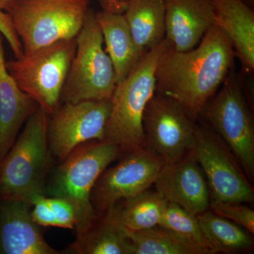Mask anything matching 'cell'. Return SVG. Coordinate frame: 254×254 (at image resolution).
<instances>
[{
	"instance_id": "cell-1",
	"label": "cell",
	"mask_w": 254,
	"mask_h": 254,
	"mask_svg": "<svg viewBox=\"0 0 254 254\" xmlns=\"http://www.w3.org/2000/svg\"><path fill=\"white\" fill-rule=\"evenodd\" d=\"M236 59L231 40L215 25L188 51H175L169 43L157 65L156 93L176 101L195 122L235 69Z\"/></svg>"
},
{
	"instance_id": "cell-2",
	"label": "cell",
	"mask_w": 254,
	"mask_h": 254,
	"mask_svg": "<svg viewBox=\"0 0 254 254\" xmlns=\"http://www.w3.org/2000/svg\"><path fill=\"white\" fill-rule=\"evenodd\" d=\"M49 115L38 106L14 145L0 162V200H18L32 207L46 195V182L54 159L47 138Z\"/></svg>"
},
{
	"instance_id": "cell-3",
	"label": "cell",
	"mask_w": 254,
	"mask_h": 254,
	"mask_svg": "<svg viewBox=\"0 0 254 254\" xmlns=\"http://www.w3.org/2000/svg\"><path fill=\"white\" fill-rule=\"evenodd\" d=\"M169 43L166 39L140 60L129 74L117 83L103 141L128 152L146 145L143 127L145 107L156 93L155 71L159 58Z\"/></svg>"
},
{
	"instance_id": "cell-4",
	"label": "cell",
	"mask_w": 254,
	"mask_h": 254,
	"mask_svg": "<svg viewBox=\"0 0 254 254\" xmlns=\"http://www.w3.org/2000/svg\"><path fill=\"white\" fill-rule=\"evenodd\" d=\"M121 152L118 145L108 142H86L60 162L50 178L46 179V196L64 198L77 209L76 234L84 230L98 215L90 200L92 189L98 177Z\"/></svg>"
},
{
	"instance_id": "cell-5",
	"label": "cell",
	"mask_w": 254,
	"mask_h": 254,
	"mask_svg": "<svg viewBox=\"0 0 254 254\" xmlns=\"http://www.w3.org/2000/svg\"><path fill=\"white\" fill-rule=\"evenodd\" d=\"M89 0H18L6 11L23 46V54L60 41L76 38Z\"/></svg>"
},
{
	"instance_id": "cell-6",
	"label": "cell",
	"mask_w": 254,
	"mask_h": 254,
	"mask_svg": "<svg viewBox=\"0 0 254 254\" xmlns=\"http://www.w3.org/2000/svg\"><path fill=\"white\" fill-rule=\"evenodd\" d=\"M253 110L241 73L234 69L200 115L231 150L250 182L254 178Z\"/></svg>"
},
{
	"instance_id": "cell-7",
	"label": "cell",
	"mask_w": 254,
	"mask_h": 254,
	"mask_svg": "<svg viewBox=\"0 0 254 254\" xmlns=\"http://www.w3.org/2000/svg\"><path fill=\"white\" fill-rule=\"evenodd\" d=\"M76 41L60 103L111 99L117 85L115 70L93 10L88 9Z\"/></svg>"
},
{
	"instance_id": "cell-8",
	"label": "cell",
	"mask_w": 254,
	"mask_h": 254,
	"mask_svg": "<svg viewBox=\"0 0 254 254\" xmlns=\"http://www.w3.org/2000/svg\"><path fill=\"white\" fill-rule=\"evenodd\" d=\"M76 50V38L63 40L6 62V69L20 90L50 115L60 104Z\"/></svg>"
},
{
	"instance_id": "cell-9",
	"label": "cell",
	"mask_w": 254,
	"mask_h": 254,
	"mask_svg": "<svg viewBox=\"0 0 254 254\" xmlns=\"http://www.w3.org/2000/svg\"><path fill=\"white\" fill-rule=\"evenodd\" d=\"M191 153L204 173L210 201L253 203L250 180L231 150L208 125H197Z\"/></svg>"
},
{
	"instance_id": "cell-10",
	"label": "cell",
	"mask_w": 254,
	"mask_h": 254,
	"mask_svg": "<svg viewBox=\"0 0 254 254\" xmlns=\"http://www.w3.org/2000/svg\"><path fill=\"white\" fill-rule=\"evenodd\" d=\"M196 127L181 105L155 93L145 107V143L163 164L180 161L193 149Z\"/></svg>"
},
{
	"instance_id": "cell-11",
	"label": "cell",
	"mask_w": 254,
	"mask_h": 254,
	"mask_svg": "<svg viewBox=\"0 0 254 254\" xmlns=\"http://www.w3.org/2000/svg\"><path fill=\"white\" fill-rule=\"evenodd\" d=\"M111 99L61 103L49 115L47 138L54 160L63 161L78 145L103 141L111 112Z\"/></svg>"
},
{
	"instance_id": "cell-12",
	"label": "cell",
	"mask_w": 254,
	"mask_h": 254,
	"mask_svg": "<svg viewBox=\"0 0 254 254\" xmlns=\"http://www.w3.org/2000/svg\"><path fill=\"white\" fill-rule=\"evenodd\" d=\"M127 153L115 166L103 171L92 189L90 200L98 213L149 190L163 167L160 158L145 147Z\"/></svg>"
},
{
	"instance_id": "cell-13",
	"label": "cell",
	"mask_w": 254,
	"mask_h": 254,
	"mask_svg": "<svg viewBox=\"0 0 254 254\" xmlns=\"http://www.w3.org/2000/svg\"><path fill=\"white\" fill-rule=\"evenodd\" d=\"M155 187L168 202L198 215L210 208V192L203 170L191 152L180 161L163 164Z\"/></svg>"
},
{
	"instance_id": "cell-14",
	"label": "cell",
	"mask_w": 254,
	"mask_h": 254,
	"mask_svg": "<svg viewBox=\"0 0 254 254\" xmlns=\"http://www.w3.org/2000/svg\"><path fill=\"white\" fill-rule=\"evenodd\" d=\"M165 39L177 52L198 46L215 25L211 0H165Z\"/></svg>"
},
{
	"instance_id": "cell-15",
	"label": "cell",
	"mask_w": 254,
	"mask_h": 254,
	"mask_svg": "<svg viewBox=\"0 0 254 254\" xmlns=\"http://www.w3.org/2000/svg\"><path fill=\"white\" fill-rule=\"evenodd\" d=\"M33 222L31 206L18 200H0V254H59Z\"/></svg>"
},
{
	"instance_id": "cell-16",
	"label": "cell",
	"mask_w": 254,
	"mask_h": 254,
	"mask_svg": "<svg viewBox=\"0 0 254 254\" xmlns=\"http://www.w3.org/2000/svg\"><path fill=\"white\" fill-rule=\"evenodd\" d=\"M4 38L0 32V162L14 145L21 127L39 106L20 90L8 72Z\"/></svg>"
},
{
	"instance_id": "cell-17",
	"label": "cell",
	"mask_w": 254,
	"mask_h": 254,
	"mask_svg": "<svg viewBox=\"0 0 254 254\" xmlns=\"http://www.w3.org/2000/svg\"><path fill=\"white\" fill-rule=\"evenodd\" d=\"M215 25L231 40L242 72L254 71V9L242 0H211Z\"/></svg>"
},
{
	"instance_id": "cell-18",
	"label": "cell",
	"mask_w": 254,
	"mask_h": 254,
	"mask_svg": "<svg viewBox=\"0 0 254 254\" xmlns=\"http://www.w3.org/2000/svg\"><path fill=\"white\" fill-rule=\"evenodd\" d=\"M75 254H134L127 232L108 212L98 213L66 250Z\"/></svg>"
},
{
	"instance_id": "cell-19",
	"label": "cell",
	"mask_w": 254,
	"mask_h": 254,
	"mask_svg": "<svg viewBox=\"0 0 254 254\" xmlns=\"http://www.w3.org/2000/svg\"><path fill=\"white\" fill-rule=\"evenodd\" d=\"M95 18L103 34L105 51L113 63L118 83L129 74L143 56L137 50L124 14L103 10L95 13Z\"/></svg>"
},
{
	"instance_id": "cell-20",
	"label": "cell",
	"mask_w": 254,
	"mask_h": 254,
	"mask_svg": "<svg viewBox=\"0 0 254 254\" xmlns=\"http://www.w3.org/2000/svg\"><path fill=\"white\" fill-rule=\"evenodd\" d=\"M124 16L142 57L165 39V0H128Z\"/></svg>"
},
{
	"instance_id": "cell-21",
	"label": "cell",
	"mask_w": 254,
	"mask_h": 254,
	"mask_svg": "<svg viewBox=\"0 0 254 254\" xmlns=\"http://www.w3.org/2000/svg\"><path fill=\"white\" fill-rule=\"evenodd\" d=\"M167 204L158 192L148 190L122 200L107 212L127 232H135L158 225Z\"/></svg>"
},
{
	"instance_id": "cell-22",
	"label": "cell",
	"mask_w": 254,
	"mask_h": 254,
	"mask_svg": "<svg viewBox=\"0 0 254 254\" xmlns=\"http://www.w3.org/2000/svg\"><path fill=\"white\" fill-rule=\"evenodd\" d=\"M196 216L213 254L237 253L250 250L254 247L252 234L235 222L212 210H205Z\"/></svg>"
},
{
	"instance_id": "cell-23",
	"label": "cell",
	"mask_w": 254,
	"mask_h": 254,
	"mask_svg": "<svg viewBox=\"0 0 254 254\" xmlns=\"http://www.w3.org/2000/svg\"><path fill=\"white\" fill-rule=\"evenodd\" d=\"M127 234L134 247V254H208L201 247L160 225Z\"/></svg>"
},
{
	"instance_id": "cell-24",
	"label": "cell",
	"mask_w": 254,
	"mask_h": 254,
	"mask_svg": "<svg viewBox=\"0 0 254 254\" xmlns=\"http://www.w3.org/2000/svg\"><path fill=\"white\" fill-rule=\"evenodd\" d=\"M158 225L176 232L195 245L213 254L205 238L196 215L189 213L175 203L168 202Z\"/></svg>"
},
{
	"instance_id": "cell-25",
	"label": "cell",
	"mask_w": 254,
	"mask_h": 254,
	"mask_svg": "<svg viewBox=\"0 0 254 254\" xmlns=\"http://www.w3.org/2000/svg\"><path fill=\"white\" fill-rule=\"evenodd\" d=\"M246 203L210 201L212 211L254 234V210Z\"/></svg>"
},
{
	"instance_id": "cell-26",
	"label": "cell",
	"mask_w": 254,
	"mask_h": 254,
	"mask_svg": "<svg viewBox=\"0 0 254 254\" xmlns=\"http://www.w3.org/2000/svg\"><path fill=\"white\" fill-rule=\"evenodd\" d=\"M47 199L53 210L56 227L75 230L78 223V213L75 205L63 198L47 196Z\"/></svg>"
},
{
	"instance_id": "cell-27",
	"label": "cell",
	"mask_w": 254,
	"mask_h": 254,
	"mask_svg": "<svg viewBox=\"0 0 254 254\" xmlns=\"http://www.w3.org/2000/svg\"><path fill=\"white\" fill-rule=\"evenodd\" d=\"M31 217L33 222L40 227H56L54 215L46 195L38 197L33 200Z\"/></svg>"
},
{
	"instance_id": "cell-28",
	"label": "cell",
	"mask_w": 254,
	"mask_h": 254,
	"mask_svg": "<svg viewBox=\"0 0 254 254\" xmlns=\"http://www.w3.org/2000/svg\"><path fill=\"white\" fill-rule=\"evenodd\" d=\"M0 32L2 33L5 39L9 43L15 58L19 59L23 56L22 44L15 31L9 14L0 9Z\"/></svg>"
},
{
	"instance_id": "cell-29",
	"label": "cell",
	"mask_w": 254,
	"mask_h": 254,
	"mask_svg": "<svg viewBox=\"0 0 254 254\" xmlns=\"http://www.w3.org/2000/svg\"><path fill=\"white\" fill-rule=\"evenodd\" d=\"M18 0H0V9L5 11V9L9 6L10 4L15 2Z\"/></svg>"
},
{
	"instance_id": "cell-30",
	"label": "cell",
	"mask_w": 254,
	"mask_h": 254,
	"mask_svg": "<svg viewBox=\"0 0 254 254\" xmlns=\"http://www.w3.org/2000/svg\"><path fill=\"white\" fill-rule=\"evenodd\" d=\"M242 1H245L246 4L248 5L250 8L254 9V0H242Z\"/></svg>"
}]
</instances>
